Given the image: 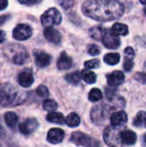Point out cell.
<instances>
[{"instance_id":"1","label":"cell","mask_w":146,"mask_h":147,"mask_svg":"<svg viewBox=\"0 0 146 147\" xmlns=\"http://www.w3.org/2000/svg\"><path fill=\"white\" fill-rule=\"evenodd\" d=\"M124 4L118 0H86L82 5L83 13L99 22L120 18L124 13Z\"/></svg>"},{"instance_id":"2","label":"cell","mask_w":146,"mask_h":147,"mask_svg":"<svg viewBox=\"0 0 146 147\" xmlns=\"http://www.w3.org/2000/svg\"><path fill=\"white\" fill-rule=\"evenodd\" d=\"M22 94L11 84H3L0 88V104L3 107L22 102Z\"/></svg>"},{"instance_id":"3","label":"cell","mask_w":146,"mask_h":147,"mask_svg":"<svg viewBox=\"0 0 146 147\" xmlns=\"http://www.w3.org/2000/svg\"><path fill=\"white\" fill-rule=\"evenodd\" d=\"M121 126L108 127L103 133V139L107 145L110 146H120L122 143L120 141V134L121 132Z\"/></svg>"},{"instance_id":"4","label":"cell","mask_w":146,"mask_h":147,"mask_svg":"<svg viewBox=\"0 0 146 147\" xmlns=\"http://www.w3.org/2000/svg\"><path fill=\"white\" fill-rule=\"evenodd\" d=\"M41 23L45 27L58 25L62 21L61 13L55 8H51L45 11L40 18Z\"/></svg>"},{"instance_id":"5","label":"cell","mask_w":146,"mask_h":147,"mask_svg":"<svg viewBox=\"0 0 146 147\" xmlns=\"http://www.w3.org/2000/svg\"><path fill=\"white\" fill-rule=\"evenodd\" d=\"M71 141L76 144L77 146H99V143L92 139L91 137L86 135L85 134L80 133V132H74L71 134Z\"/></svg>"},{"instance_id":"6","label":"cell","mask_w":146,"mask_h":147,"mask_svg":"<svg viewBox=\"0 0 146 147\" xmlns=\"http://www.w3.org/2000/svg\"><path fill=\"white\" fill-rule=\"evenodd\" d=\"M108 115V107L104 106L103 104L96 105L92 109L91 111V119L92 121L96 124H102L106 121L107 116Z\"/></svg>"},{"instance_id":"7","label":"cell","mask_w":146,"mask_h":147,"mask_svg":"<svg viewBox=\"0 0 146 147\" xmlns=\"http://www.w3.org/2000/svg\"><path fill=\"white\" fill-rule=\"evenodd\" d=\"M32 28L27 24H18L13 30V37L17 40H26L32 35Z\"/></svg>"},{"instance_id":"8","label":"cell","mask_w":146,"mask_h":147,"mask_svg":"<svg viewBox=\"0 0 146 147\" xmlns=\"http://www.w3.org/2000/svg\"><path fill=\"white\" fill-rule=\"evenodd\" d=\"M103 45L108 49H117L120 45V38L117 34H114L112 31L106 30L105 34L102 38Z\"/></svg>"},{"instance_id":"9","label":"cell","mask_w":146,"mask_h":147,"mask_svg":"<svg viewBox=\"0 0 146 147\" xmlns=\"http://www.w3.org/2000/svg\"><path fill=\"white\" fill-rule=\"evenodd\" d=\"M38 127H39V123L37 120L34 118H29L20 124L19 130L24 135H28L31 134L33 132H34Z\"/></svg>"},{"instance_id":"10","label":"cell","mask_w":146,"mask_h":147,"mask_svg":"<svg viewBox=\"0 0 146 147\" xmlns=\"http://www.w3.org/2000/svg\"><path fill=\"white\" fill-rule=\"evenodd\" d=\"M15 52H11L13 53L11 56V59L12 61L16 64V65H22L24 64L28 59V54L26 52V50L24 49V47H19V46H15Z\"/></svg>"},{"instance_id":"11","label":"cell","mask_w":146,"mask_h":147,"mask_svg":"<svg viewBox=\"0 0 146 147\" xmlns=\"http://www.w3.org/2000/svg\"><path fill=\"white\" fill-rule=\"evenodd\" d=\"M44 35L48 41H50L53 44H59L62 40L60 33L57 29L52 28L51 26L45 28Z\"/></svg>"},{"instance_id":"12","label":"cell","mask_w":146,"mask_h":147,"mask_svg":"<svg viewBox=\"0 0 146 147\" xmlns=\"http://www.w3.org/2000/svg\"><path fill=\"white\" fill-rule=\"evenodd\" d=\"M18 83L21 86L27 88L33 84L34 79L33 77V73L30 70H24L18 75Z\"/></svg>"},{"instance_id":"13","label":"cell","mask_w":146,"mask_h":147,"mask_svg":"<svg viewBox=\"0 0 146 147\" xmlns=\"http://www.w3.org/2000/svg\"><path fill=\"white\" fill-rule=\"evenodd\" d=\"M65 137V133L60 128H52L47 134V141L52 144H59L62 142Z\"/></svg>"},{"instance_id":"14","label":"cell","mask_w":146,"mask_h":147,"mask_svg":"<svg viewBox=\"0 0 146 147\" xmlns=\"http://www.w3.org/2000/svg\"><path fill=\"white\" fill-rule=\"evenodd\" d=\"M120 138V141H121L122 145H127V146L135 144V142L137 140L136 134L133 131L127 130V129L121 130Z\"/></svg>"},{"instance_id":"15","label":"cell","mask_w":146,"mask_h":147,"mask_svg":"<svg viewBox=\"0 0 146 147\" xmlns=\"http://www.w3.org/2000/svg\"><path fill=\"white\" fill-rule=\"evenodd\" d=\"M135 53L131 47H128L125 49V60H124V69L126 71H131L133 68V58Z\"/></svg>"},{"instance_id":"16","label":"cell","mask_w":146,"mask_h":147,"mask_svg":"<svg viewBox=\"0 0 146 147\" xmlns=\"http://www.w3.org/2000/svg\"><path fill=\"white\" fill-rule=\"evenodd\" d=\"M125 80V75L122 71H114L108 76V84L110 86H118Z\"/></svg>"},{"instance_id":"17","label":"cell","mask_w":146,"mask_h":147,"mask_svg":"<svg viewBox=\"0 0 146 147\" xmlns=\"http://www.w3.org/2000/svg\"><path fill=\"white\" fill-rule=\"evenodd\" d=\"M127 121V115L124 111H119L114 113L110 117V122L112 126H122Z\"/></svg>"},{"instance_id":"18","label":"cell","mask_w":146,"mask_h":147,"mask_svg":"<svg viewBox=\"0 0 146 147\" xmlns=\"http://www.w3.org/2000/svg\"><path fill=\"white\" fill-rule=\"evenodd\" d=\"M34 55H35V63L39 67H46L51 63L50 55L44 52H36Z\"/></svg>"},{"instance_id":"19","label":"cell","mask_w":146,"mask_h":147,"mask_svg":"<svg viewBox=\"0 0 146 147\" xmlns=\"http://www.w3.org/2000/svg\"><path fill=\"white\" fill-rule=\"evenodd\" d=\"M71 65H72L71 59L67 55L66 53L63 52L60 54L59 59L58 60V68L59 70H68L71 67Z\"/></svg>"},{"instance_id":"20","label":"cell","mask_w":146,"mask_h":147,"mask_svg":"<svg viewBox=\"0 0 146 147\" xmlns=\"http://www.w3.org/2000/svg\"><path fill=\"white\" fill-rule=\"evenodd\" d=\"M46 120L49 122L52 123H55V124H64L65 121V119L64 117V115L61 113H58V112H53L52 111L51 113H49L46 116Z\"/></svg>"},{"instance_id":"21","label":"cell","mask_w":146,"mask_h":147,"mask_svg":"<svg viewBox=\"0 0 146 147\" xmlns=\"http://www.w3.org/2000/svg\"><path fill=\"white\" fill-rule=\"evenodd\" d=\"M106 30L107 29L102 26H95L89 29V34L93 39L97 40H101L103 34H105Z\"/></svg>"},{"instance_id":"22","label":"cell","mask_w":146,"mask_h":147,"mask_svg":"<svg viewBox=\"0 0 146 147\" xmlns=\"http://www.w3.org/2000/svg\"><path fill=\"white\" fill-rule=\"evenodd\" d=\"M111 31L117 34V35H126L129 32L128 30V27L126 25V24H123V23H114L113 26H112V28H111Z\"/></svg>"},{"instance_id":"23","label":"cell","mask_w":146,"mask_h":147,"mask_svg":"<svg viewBox=\"0 0 146 147\" xmlns=\"http://www.w3.org/2000/svg\"><path fill=\"white\" fill-rule=\"evenodd\" d=\"M5 123L10 128H14L18 122V116L14 112H7L4 115Z\"/></svg>"},{"instance_id":"24","label":"cell","mask_w":146,"mask_h":147,"mask_svg":"<svg viewBox=\"0 0 146 147\" xmlns=\"http://www.w3.org/2000/svg\"><path fill=\"white\" fill-rule=\"evenodd\" d=\"M104 62L109 65H114L118 64L120 60V56L116 53H109L104 56Z\"/></svg>"},{"instance_id":"25","label":"cell","mask_w":146,"mask_h":147,"mask_svg":"<svg viewBox=\"0 0 146 147\" xmlns=\"http://www.w3.org/2000/svg\"><path fill=\"white\" fill-rule=\"evenodd\" d=\"M65 122L71 127H76L80 124V118L76 113H71L67 116Z\"/></svg>"},{"instance_id":"26","label":"cell","mask_w":146,"mask_h":147,"mask_svg":"<svg viewBox=\"0 0 146 147\" xmlns=\"http://www.w3.org/2000/svg\"><path fill=\"white\" fill-rule=\"evenodd\" d=\"M82 78L87 83V84H94L96 81V75L90 71H87V70H83L82 71Z\"/></svg>"},{"instance_id":"27","label":"cell","mask_w":146,"mask_h":147,"mask_svg":"<svg viewBox=\"0 0 146 147\" xmlns=\"http://www.w3.org/2000/svg\"><path fill=\"white\" fill-rule=\"evenodd\" d=\"M103 97V95H102V92L99 90V89H96V88H94L92 89L90 91H89V100L90 102H97V101H100L101 99H102Z\"/></svg>"},{"instance_id":"28","label":"cell","mask_w":146,"mask_h":147,"mask_svg":"<svg viewBox=\"0 0 146 147\" xmlns=\"http://www.w3.org/2000/svg\"><path fill=\"white\" fill-rule=\"evenodd\" d=\"M82 78V76L81 74L78 72V71H74L72 73H70V74H67L65 76V79L68 83L71 84H77L80 82Z\"/></svg>"},{"instance_id":"29","label":"cell","mask_w":146,"mask_h":147,"mask_svg":"<svg viewBox=\"0 0 146 147\" xmlns=\"http://www.w3.org/2000/svg\"><path fill=\"white\" fill-rule=\"evenodd\" d=\"M43 108L46 111H54L58 108V104L55 101L47 99L43 102Z\"/></svg>"},{"instance_id":"30","label":"cell","mask_w":146,"mask_h":147,"mask_svg":"<svg viewBox=\"0 0 146 147\" xmlns=\"http://www.w3.org/2000/svg\"><path fill=\"white\" fill-rule=\"evenodd\" d=\"M145 118L146 112H144V111L139 112V113L137 115V116L135 117V119H134L133 125H134L135 127H140V126H142V125L145 123Z\"/></svg>"},{"instance_id":"31","label":"cell","mask_w":146,"mask_h":147,"mask_svg":"<svg viewBox=\"0 0 146 147\" xmlns=\"http://www.w3.org/2000/svg\"><path fill=\"white\" fill-rule=\"evenodd\" d=\"M84 66L87 69H96V68H98L100 66V61L96 59L88 60L84 63Z\"/></svg>"},{"instance_id":"32","label":"cell","mask_w":146,"mask_h":147,"mask_svg":"<svg viewBox=\"0 0 146 147\" xmlns=\"http://www.w3.org/2000/svg\"><path fill=\"white\" fill-rule=\"evenodd\" d=\"M61 7L65 9H69L74 5V0H57Z\"/></svg>"},{"instance_id":"33","label":"cell","mask_w":146,"mask_h":147,"mask_svg":"<svg viewBox=\"0 0 146 147\" xmlns=\"http://www.w3.org/2000/svg\"><path fill=\"white\" fill-rule=\"evenodd\" d=\"M36 93H37L40 96H41V97H46V96L49 95L48 89H47L46 86H44V85L39 86V87L37 88V90H36Z\"/></svg>"},{"instance_id":"34","label":"cell","mask_w":146,"mask_h":147,"mask_svg":"<svg viewBox=\"0 0 146 147\" xmlns=\"http://www.w3.org/2000/svg\"><path fill=\"white\" fill-rule=\"evenodd\" d=\"M101 53V49L97 45H91L88 48V53L91 56H96Z\"/></svg>"},{"instance_id":"35","label":"cell","mask_w":146,"mask_h":147,"mask_svg":"<svg viewBox=\"0 0 146 147\" xmlns=\"http://www.w3.org/2000/svg\"><path fill=\"white\" fill-rule=\"evenodd\" d=\"M134 78L137 81H139V82H140V83H142L144 84H146V73H144V72H138V73L135 74Z\"/></svg>"},{"instance_id":"36","label":"cell","mask_w":146,"mask_h":147,"mask_svg":"<svg viewBox=\"0 0 146 147\" xmlns=\"http://www.w3.org/2000/svg\"><path fill=\"white\" fill-rule=\"evenodd\" d=\"M8 6V0H0V10H3Z\"/></svg>"},{"instance_id":"37","label":"cell","mask_w":146,"mask_h":147,"mask_svg":"<svg viewBox=\"0 0 146 147\" xmlns=\"http://www.w3.org/2000/svg\"><path fill=\"white\" fill-rule=\"evenodd\" d=\"M22 4H34L38 0H18Z\"/></svg>"},{"instance_id":"38","label":"cell","mask_w":146,"mask_h":147,"mask_svg":"<svg viewBox=\"0 0 146 147\" xmlns=\"http://www.w3.org/2000/svg\"><path fill=\"white\" fill-rule=\"evenodd\" d=\"M5 37H6L5 33L3 30H0V43H3L5 40Z\"/></svg>"},{"instance_id":"39","label":"cell","mask_w":146,"mask_h":147,"mask_svg":"<svg viewBox=\"0 0 146 147\" xmlns=\"http://www.w3.org/2000/svg\"><path fill=\"white\" fill-rule=\"evenodd\" d=\"M6 19H7V16H1V17H0V24H3V23L6 21Z\"/></svg>"},{"instance_id":"40","label":"cell","mask_w":146,"mask_h":147,"mask_svg":"<svg viewBox=\"0 0 146 147\" xmlns=\"http://www.w3.org/2000/svg\"><path fill=\"white\" fill-rule=\"evenodd\" d=\"M139 2L143 4H146V0H139Z\"/></svg>"},{"instance_id":"41","label":"cell","mask_w":146,"mask_h":147,"mask_svg":"<svg viewBox=\"0 0 146 147\" xmlns=\"http://www.w3.org/2000/svg\"><path fill=\"white\" fill-rule=\"evenodd\" d=\"M145 125V127H146V118H145V123H144Z\"/></svg>"},{"instance_id":"42","label":"cell","mask_w":146,"mask_h":147,"mask_svg":"<svg viewBox=\"0 0 146 147\" xmlns=\"http://www.w3.org/2000/svg\"><path fill=\"white\" fill-rule=\"evenodd\" d=\"M145 143H146V134H145Z\"/></svg>"},{"instance_id":"43","label":"cell","mask_w":146,"mask_h":147,"mask_svg":"<svg viewBox=\"0 0 146 147\" xmlns=\"http://www.w3.org/2000/svg\"><path fill=\"white\" fill-rule=\"evenodd\" d=\"M145 15H146V7L145 8Z\"/></svg>"}]
</instances>
